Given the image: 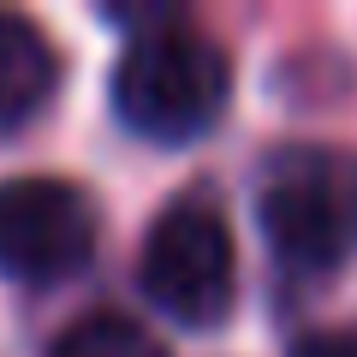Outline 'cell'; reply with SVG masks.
<instances>
[{"label": "cell", "instance_id": "obj_2", "mask_svg": "<svg viewBox=\"0 0 357 357\" xmlns=\"http://www.w3.org/2000/svg\"><path fill=\"white\" fill-rule=\"evenodd\" d=\"M268 250L292 274H333L357 256V149L292 143L262 167L256 191Z\"/></svg>", "mask_w": 357, "mask_h": 357}, {"label": "cell", "instance_id": "obj_3", "mask_svg": "<svg viewBox=\"0 0 357 357\" xmlns=\"http://www.w3.org/2000/svg\"><path fill=\"white\" fill-rule=\"evenodd\" d=\"M137 280L149 292V304L178 328L227 321L232 298H238V250H232V227L220 215V203L191 191L173 208H161V220L143 238Z\"/></svg>", "mask_w": 357, "mask_h": 357}, {"label": "cell", "instance_id": "obj_4", "mask_svg": "<svg viewBox=\"0 0 357 357\" xmlns=\"http://www.w3.org/2000/svg\"><path fill=\"white\" fill-rule=\"evenodd\" d=\"M102 215L96 197L72 178L24 173L0 178V274L18 286H54L72 280L96 256Z\"/></svg>", "mask_w": 357, "mask_h": 357}, {"label": "cell", "instance_id": "obj_5", "mask_svg": "<svg viewBox=\"0 0 357 357\" xmlns=\"http://www.w3.org/2000/svg\"><path fill=\"white\" fill-rule=\"evenodd\" d=\"M60 84V54L30 18L0 13V137L24 131Z\"/></svg>", "mask_w": 357, "mask_h": 357}, {"label": "cell", "instance_id": "obj_6", "mask_svg": "<svg viewBox=\"0 0 357 357\" xmlns=\"http://www.w3.org/2000/svg\"><path fill=\"white\" fill-rule=\"evenodd\" d=\"M48 357H167V345L155 340L149 328H137L131 316L89 310V316L66 321V328L54 333Z\"/></svg>", "mask_w": 357, "mask_h": 357}, {"label": "cell", "instance_id": "obj_1", "mask_svg": "<svg viewBox=\"0 0 357 357\" xmlns=\"http://www.w3.org/2000/svg\"><path fill=\"white\" fill-rule=\"evenodd\" d=\"M227 89V48L178 13H161L126 42L114 66V114L149 143H191L220 119Z\"/></svg>", "mask_w": 357, "mask_h": 357}, {"label": "cell", "instance_id": "obj_7", "mask_svg": "<svg viewBox=\"0 0 357 357\" xmlns=\"http://www.w3.org/2000/svg\"><path fill=\"white\" fill-rule=\"evenodd\" d=\"M292 357H357V333H340V328L310 333V340L292 345Z\"/></svg>", "mask_w": 357, "mask_h": 357}]
</instances>
